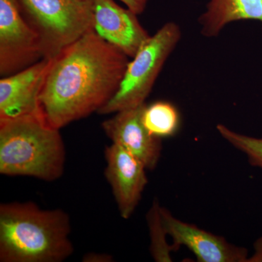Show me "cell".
<instances>
[{"label": "cell", "instance_id": "obj_17", "mask_svg": "<svg viewBox=\"0 0 262 262\" xmlns=\"http://www.w3.org/2000/svg\"><path fill=\"white\" fill-rule=\"evenodd\" d=\"M113 257L106 253H89L84 255L82 261L84 262H111Z\"/></svg>", "mask_w": 262, "mask_h": 262}, {"label": "cell", "instance_id": "obj_8", "mask_svg": "<svg viewBox=\"0 0 262 262\" xmlns=\"http://www.w3.org/2000/svg\"><path fill=\"white\" fill-rule=\"evenodd\" d=\"M160 215L165 232L173 238L175 249L186 246L200 262H247L246 248L234 246L225 237L182 222L163 207H160Z\"/></svg>", "mask_w": 262, "mask_h": 262}, {"label": "cell", "instance_id": "obj_5", "mask_svg": "<svg viewBox=\"0 0 262 262\" xmlns=\"http://www.w3.org/2000/svg\"><path fill=\"white\" fill-rule=\"evenodd\" d=\"M182 37L178 24H164L129 61L118 91L98 114L110 115L144 104L164 64Z\"/></svg>", "mask_w": 262, "mask_h": 262}, {"label": "cell", "instance_id": "obj_6", "mask_svg": "<svg viewBox=\"0 0 262 262\" xmlns=\"http://www.w3.org/2000/svg\"><path fill=\"white\" fill-rule=\"evenodd\" d=\"M45 58L42 41L16 0H0V76L8 77Z\"/></svg>", "mask_w": 262, "mask_h": 262}, {"label": "cell", "instance_id": "obj_3", "mask_svg": "<svg viewBox=\"0 0 262 262\" xmlns=\"http://www.w3.org/2000/svg\"><path fill=\"white\" fill-rule=\"evenodd\" d=\"M60 129L40 115L0 120V173L53 182L64 170Z\"/></svg>", "mask_w": 262, "mask_h": 262}, {"label": "cell", "instance_id": "obj_7", "mask_svg": "<svg viewBox=\"0 0 262 262\" xmlns=\"http://www.w3.org/2000/svg\"><path fill=\"white\" fill-rule=\"evenodd\" d=\"M105 177L113 189L122 218H130L141 201L148 183L145 165L115 144L105 149Z\"/></svg>", "mask_w": 262, "mask_h": 262}, {"label": "cell", "instance_id": "obj_15", "mask_svg": "<svg viewBox=\"0 0 262 262\" xmlns=\"http://www.w3.org/2000/svg\"><path fill=\"white\" fill-rule=\"evenodd\" d=\"M216 128L223 139L248 157L250 163L262 168V138L238 134L222 124H219Z\"/></svg>", "mask_w": 262, "mask_h": 262}, {"label": "cell", "instance_id": "obj_19", "mask_svg": "<svg viewBox=\"0 0 262 262\" xmlns=\"http://www.w3.org/2000/svg\"><path fill=\"white\" fill-rule=\"evenodd\" d=\"M77 1L84 2V1H87V0H77Z\"/></svg>", "mask_w": 262, "mask_h": 262}, {"label": "cell", "instance_id": "obj_12", "mask_svg": "<svg viewBox=\"0 0 262 262\" xmlns=\"http://www.w3.org/2000/svg\"><path fill=\"white\" fill-rule=\"evenodd\" d=\"M242 20L262 22V0H210L199 18L201 34L216 37L229 24Z\"/></svg>", "mask_w": 262, "mask_h": 262}, {"label": "cell", "instance_id": "obj_16", "mask_svg": "<svg viewBox=\"0 0 262 262\" xmlns=\"http://www.w3.org/2000/svg\"><path fill=\"white\" fill-rule=\"evenodd\" d=\"M126 8L132 10L136 15H141L144 13L149 0H120Z\"/></svg>", "mask_w": 262, "mask_h": 262}, {"label": "cell", "instance_id": "obj_1", "mask_svg": "<svg viewBox=\"0 0 262 262\" xmlns=\"http://www.w3.org/2000/svg\"><path fill=\"white\" fill-rule=\"evenodd\" d=\"M129 57L91 29L52 58L39 103L61 129L97 113L118 91Z\"/></svg>", "mask_w": 262, "mask_h": 262}, {"label": "cell", "instance_id": "obj_11", "mask_svg": "<svg viewBox=\"0 0 262 262\" xmlns=\"http://www.w3.org/2000/svg\"><path fill=\"white\" fill-rule=\"evenodd\" d=\"M95 32L105 41L135 56L150 36L141 26L138 15L120 6L115 0H91Z\"/></svg>", "mask_w": 262, "mask_h": 262}, {"label": "cell", "instance_id": "obj_14", "mask_svg": "<svg viewBox=\"0 0 262 262\" xmlns=\"http://www.w3.org/2000/svg\"><path fill=\"white\" fill-rule=\"evenodd\" d=\"M146 220L151 239L150 251L151 256L156 261H171L170 252L175 250V248L173 246H169L166 243L165 236L167 233L162 222L160 206L158 201L153 202L152 206L148 212Z\"/></svg>", "mask_w": 262, "mask_h": 262}, {"label": "cell", "instance_id": "obj_9", "mask_svg": "<svg viewBox=\"0 0 262 262\" xmlns=\"http://www.w3.org/2000/svg\"><path fill=\"white\" fill-rule=\"evenodd\" d=\"M51 61L45 58L25 70L1 77L0 120L42 114L39 96Z\"/></svg>", "mask_w": 262, "mask_h": 262}, {"label": "cell", "instance_id": "obj_18", "mask_svg": "<svg viewBox=\"0 0 262 262\" xmlns=\"http://www.w3.org/2000/svg\"><path fill=\"white\" fill-rule=\"evenodd\" d=\"M247 262H262V237L255 243L254 252L248 258Z\"/></svg>", "mask_w": 262, "mask_h": 262}, {"label": "cell", "instance_id": "obj_10", "mask_svg": "<svg viewBox=\"0 0 262 262\" xmlns=\"http://www.w3.org/2000/svg\"><path fill=\"white\" fill-rule=\"evenodd\" d=\"M146 104L115 113L103 122L102 128L113 144L121 146L153 170L158 165L162 151L161 139L151 135L143 122Z\"/></svg>", "mask_w": 262, "mask_h": 262}, {"label": "cell", "instance_id": "obj_13", "mask_svg": "<svg viewBox=\"0 0 262 262\" xmlns=\"http://www.w3.org/2000/svg\"><path fill=\"white\" fill-rule=\"evenodd\" d=\"M143 122L151 135L162 139L173 136L178 130L179 115L171 103L158 101L145 106Z\"/></svg>", "mask_w": 262, "mask_h": 262}, {"label": "cell", "instance_id": "obj_4", "mask_svg": "<svg viewBox=\"0 0 262 262\" xmlns=\"http://www.w3.org/2000/svg\"><path fill=\"white\" fill-rule=\"evenodd\" d=\"M16 1L24 18L42 41L45 58H55L94 29L91 0Z\"/></svg>", "mask_w": 262, "mask_h": 262}, {"label": "cell", "instance_id": "obj_2", "mask_svg": "<svg viewBox=\"0 0 262 262\" xmlns=\"http://www.w3.org/2000/svg\"><path fill=\"white\" fill-rule=\"evenodd\" d=\"M70 217L31 203L0 206V261L61 262L74 252Z\"/></svg>", "mask_w": 262, "mask_h": 262}]
</instances>
